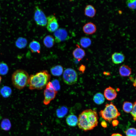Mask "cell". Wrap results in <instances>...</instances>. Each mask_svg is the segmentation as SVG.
Instances as JSON below:
<instances>
[{
  "mask_svg": "<svg viewBox=\"0 0 136 136\" xmlns=\"http://www.w3.org/2000/svg\"><path fill=\"white\" fill-rule=\"evenodd\" d=\"M98 119V115L95 110L86 109L79 115L77 125L80 129L84 131L92 130L97 126Z\"/></svg>",
  "mask_w": 136,
  "mask_h": 136,
  "instance_id": "1",
  "label": "cell"
},
{
  "mask_svg": "<svg viewBox=\"0 0 136 136\" xmlns=\"http://www.w3.org/2000/svg\"><path fill=\"white\" fill-rule=\"evenodd\" d=\"M50 78V75L46 70L31 75L28 82L29 89L31 90L43 89L49 82Z\"/></svg>",
  "mask_w": 136,
  "mask_h": 136,
  "instance_id": "2",
  "label": "cell"
},
{
  "mask_svg": "<svg viewBox=\"0 0 136 136\" xmlns=\"http://www.w3.org/2000/svg\"><path fill=\"white\" fill-rule=\"evenodd\" d=\"M29 77L26 71L21 69L17 70L12 75V84L15 87L21 90L28 84Z\"/></svg>",
  "mask_w": 136,
  "mask_h": 136,
  "instance_id": "3",
  "label": "cell"
},
{
  "mask_svg": "<svg viewBox=\"0 0 136 136\" xmlns=\"http://www.w3.org/2000/svg\"><path fill=\"white\" fill-rule=\"evenodd\" d=\"M103 110L99 112V115L105 120L111 123L113 120L116 119L120 115L116 107L112 102L105 105Z\"/></svg>",
  "mask_w": 136,
  "mask_h": 136,
  "instance_id": "4",
  "label": "cell"
},
{
  "mask_svg": "<svg viewBox=\"0 0 136 136\" xmlns=\"http://www.w3.org/2000/svg\"><path fill=\"white\" fill-rule=\"evenodd\" d=\"M78 74L74 69L69 68L64 71L63 75L64 82L66 84L72 85L75 84L78 79Z\"/></svg>",
  "mask_w": 136,
  "mask_h": 136,
  "instance_id": "5",
  "label": "cell"
},
{
  "mask_svg": "<svg viewBox=\"0 0 136 136\" xmlns=\"http://www.w3.org/2000/svg\"><path fill=\"white\" fill-rule=\"evenodd\" d=\"M34 19L36 23L38 25L44 26L47 25V17L44 13L38 6L36 7Z\"/></svg>",
  "mask_w": 136,
  "mask_h": 136,
  "instance_id": "6",
  "label": "cell"
},
{
  "mask_svg": "<svg viewBox=\"0 0 136 136\" xmlns=\"http://www.w3.org/2000/svg\"><path fill=\"white\" fill-rule=\"evenodd\" d=\"M57 91L53 89L46 87L44 90V96L43 103L44 105H47L55 97Z\"/></svg>",
  "mask_w": 136,
  "mask_h": 136,
  "instance_id": "7",
  "label": "cell"
},
{
  "mask_svg": "<svg viewBox=\"0 0 136 136\" xmlns=\"http://www.w3.org/2000/svg\"><path fill=\"white\" fill-rule=\"evenodd\" d=\"M47 18V28L48 30L51 32L55 31L58 27V24L56 17L53 15H51Z\"/></svg>",
  "mask_w": 136,
  "mask_h": 136,
  "instance_id": "8",
  "label": "cell"
},
{
  "mask_svg": "<svg viewBox=\"0 0 136 136\" xmlns=\"http://www.w3.org/2000/svg\"><path fill=\"white\" fill-rule=\"evenodd\" d=\"M54 32L55 41L57 43L64 41L69 39L67 32L64 29L60 28Z\"/></svg>",
  "mask_w": 136,
  "mask_h": 136,
  "instance_id": "9",
  "label": "cell"
},
{
  "mask_svg": "<svg viewBox=\"0 0 136 136\" xmlns=\"http://www.w3.org/2000/svg\"><path fill=\"white\" fill-rule=\"evenodd\" d=\"M104 95L106 99L111 101L115 99L116 97L117 94L115 89L111 86H109L105 90Z\"/></svg>",
  "mask_w": 136,
  "mask_h": 136,
  "instance_id": "10",
  "label": "cell"
},
{
  "mask_svg": "<svg viewBox=\"0 0 136 136\" xmlns=\"http://www.w3.org/2000/svg\"><path fill=\"white\" fill-rule=\"evenodd\" d=\"M83 30L85 34L90 35L95 32L96 30V27L93 23L89 22L84 25L83 27Z\"/></svg>",
  "mask_w": 136,
  "mask_h": 136,
  "instance_id": "11",
  "label": "cell"
},
{
  "mask_svg": "<svg viewBox=\"0 0 136 136\" xmlns=\"http://www.w3.org/2000/svg\"><path fill=\"white\" fill-rule=\"evenodd\" d=\"M77 46L78 47L73 51V55L74 58L79 61L84 57L85 53L84 50L80 48L78 45Z\"/></svg>",
  "mask_w": 136,
  "mask_h": 136,
  "instance_id": "12",
  "label": "cell"
},
{
  "mask_svg": "<svg viewBox=\"0 0 136 136\" xmlns=\"http://www.w3.org/2000/svg\"><path fill=\"white\" fill-rule=\"evenodd\" d=\"M66 122L68 126L71 127H75L77 125L78 118L74 114H70L66 117Z\"/></svg>",
  "mask_w": 136,
  "mask_h": 136,
  "instance_id": "13",
  "label": "cell"
},
{
  "mask_svg": "<svg viewBox=\"0 0 136 136\" xmlns=\"http://www.w3.org/2000/svg\"><path fill=\"white\" fill-rule=\"evenodd\" d=\"M112 59L113 62L115 64L120 63L124 61L125 56L122 53L115 52L112 55Z\"/></svg>",
  "mask_w": 136,
  "mask_h": 136,
  "instance_id": "14",
  "label": "cell"
},
{
  "mask_svg": "<svg viewBox=\"0 0 136 136\" xmlns=\"http://www.w3.org/2000/svg\"><path fill=\"white\" fill-rule=\"evenodd\" d=\"M96 10L92 5H88L86 7L84 10L85 15L88 17L93 18L96 14Z\"/></svg>",
  "mask_w": 136,
  "mask_h": 136,
  "instance_id": "15",
  "label": "cell"
},
{
  "mask_svg": "<svg viewBox=\"0 0 136 136\" xmlns=\"http://www.w3.org/2000/svg\"><path fill=\"white\" fill-rule=\"evenodd\" d=\"M119 71L120 74L121 76L127 77L131 74V70L128 66L123 65L120 67Z\"/></svg>",
  "mask_w": 136,
  "mask_h": 136,
  "instance_id": "16",
  "label": "cell"
},
{
  "mask_svg": "<svg viewBox=\"0 0 136 136\" xmlns=\"http://www.w3.org/2000/svg\"><path fill=\"white\" fill-rule=\"evenodd\" d=\"M63 67L60 65L53 66L50 69V72L52 74L56 76H59L61 75L63 72Z\"/></svg>",
  "mask_w": 136,
  "mask_h": 136,
  "instance_id": "17",
  "label": "cell"
},
{
  "mask_svg": "<svg viewBox=\"0 0 136 136\" xmlns=\"http://www.w3.org/2000/svg\"><path fill=\"white\" fill-rule=\"evenodd\" d=\"M29 47L32 52H40L41 46L39 43L36 41L33 40L29 44Z\"/></svg>",
  "mask_w": 136,
  "mask_h": 136,
  "instance_id": "18",
  "label": "cell"
},
{
  "mask_svg": "<svg viewBox=\"0 0 136 136\" xmlns=\"http://www.w3.org/2000/svg\"><path fill=\"white\" fill-rule=\"evenodd\" d=\"M68 111L67 108L65 106L59 107L56 111V114L57 117L59 118L64 117L67 114Z\"/></svg>",
  "mask_w": 136,
  "mask_h": 136,
  "instance_id": "19",
  "label": "cell"
},
{
  "mask_svg": "<svg viewBox=\"0 0 136 136\" xmlns=\"http://www.w3.org/2000/svg\"><path fill=\"white\" fill-rule=\"evenodd\" d=\"M43 43L45 46L47 48L52 47L54 43V39L53 37L48 35L46 36L43 40Z\"/></svg>",
  "mask_w": 136,
  "mask_h": 136,
  "instance_id": "20",
  "label": "cell"
},
{
  "mask_svg": "<svg viewBox=\"0 0 136 136\" xmlns=\"http://www.w3.org/2000/svg\"><path fill=\"white\" fill-rule=\"evenodd\" d=\"M0 93L2 96L4 98L9 97L11 94L12 90L9 87L4 86L0 89Z\"/></svg>",
  "mask_w": 136,
  "mask_h": 136,
  "instance_id": "21",
  "label": "cell"
},
{
  "mask_svg": "<svg viewBox=\"0 0 136 136\" xmlns=\"http://www.w3.org/2000/svg\"><path fill=\"white\" fill-rule=\"evenodd\" d=\"M93 99L94 103L97 105L103 104L105 100L104 95L100 92L96 93L94 96Z\"/></svg>",
  "mask_w": 136,
  "mask_h": 136,
  "instance_id": "22",
  "label": "cell"
},
{
  "mask_svg": "<svg viewBox=\"0 0 136 136\" xmlns=\"http://www.w3.org/2000/svg\"><path fill=\"white\" fill-rule=\"evenodd\" d=\"M91 39L86 37H82L80 41L81 46L84 48H87L90 46L91 44Z\"/></svg>",
  "mask_w": 136,
  "mask_h": 136,
  "instance_id": "23",
  "label": "cell"
},
{
  "mask_svg": "<svg viewBox=\"0 0 136 136\" xmlns=\"http://www.w3.org/2000/svg\"><path fill=\"white\" fill-rule=\"evenodd\" d=\"M27 43V40L25 38L21 37L18 38L15 42L16 46L20 49H22L25 47Z\"/></svg>",
  "mask_w": 136,
  "mask_h": 136,
  "instance_id": "24",
  "label": "cell"
},
{
  "mask_svg": "<svg viewBox=\"0 0 136 136\" xmlns=\"http://www.w3.org/2000/svg\"><path fill=\"white\" fill-rule=\"evenodd\" d=\"M133 104L131 102L124 101L123 105V111L127 113H129L131 112L133 107Z\"/></svg>",
  "mask_w": 136,
  "mask_h": 136,
  "instance_id": "25",
  "label": "cell"
},
{
  "mask_svg": "<svg viewBox=\"0 0 136 136\" xmlns=\"http://www.w3.org/2000/svg\"><path fill=\"white\" fill-rule=\"evenodd\" d=\"M1 127L4 130H9L11 127V124L9 120L7 119H3L1 122Z\"/></svg>",
  "mask_w": 136,
  "mask_h": 136,
  "instance_id": "26",
  "label": "cell"
},
{
  "mask_svg": "<svg viewBox=\"0 0 136 136\" xmlns=\"http://www.w3.org/2000/svg\"><path fill=\"white\" fill-rule=\"evenodd\" d=\"M9 67L4 62H0V75H4L8 73Z\"/></svg>",
  "mask_w": 136,
  "mask_h": 136,
  "instance_id": "27",
  "label": "cell"
},
{
  "mask_svg": "<svg viewBox=\"0 0 136 136\" xmlns=\"http://www.w3.org/2000/svg\"><path fill=\"white\" fill-rule=\"evenodd\" d=\"M126 4L128 7L130 9L134 10L136 9L135 0H128L126 1Z\"/></svg>",
  "mask_w": 136,
  "mask_h": 136,
  "instance_id": "28",
  "label": "cell"
},
{
  "mask_svg": "<svg viewBox=\"0 0 136 136\" xmlns=\"http://www.w3.org/2000/svg\"><path fill=\"white\" fill-rule=\"evenodd\" d=\"M126 136H136V130L135 128L130 127L125 131Z\"/></svg>",
  "mask_w": 136,
  "mask_h": 136,
  "instance_id": "29",
  "label": "cell"
},
{
  "mask_svg": "<svg viewBox=\"0 0 136 136\" xmlns=\"http://www.w3.org/2000/svg\"><path fill=\"white\" fill-rule=\"evenodd\" d=\"M53 86L54 89L57 91L60 88V86L59 81L57 79L53 80L51 82Z\"/></svg>",
  "mask_w": 136,
  "mask_h": 136,
  "instance_id": "30",
  "label": "cell"
},
{
  "mask_svg": "<svg viewBox=\"0 0 136 136\" xmlns=\"http://www.w3.org/2000/svg\"><path fill=\"white\" fill-rule=\"evenodd\" d=\"M136 102L135 101L133 104L132 110L131 112V115L133 117V119L134 121H135L136 119Z\"/></svg>",
  "mask_w": 136,
  "mask_h": 136,
  "instance_id": "31",
  "label": "cell"
},
{
  "mask_svg": "<svg viewBox=\"0 0 136 136\" xmlns=\"http://www.w3.org/2000/svg\"><path fill=\"white\" fill-rule=\"evenodd\" d=\"M85 66L84 65L82 64L79 66V70L82 73H83L85 70Z\"/></svg>",
  "mask_w": 136,
  "mask_h": 136,
  "instance_id": "32",
  "label": "cell"
},
{
  "mask_svg": "<svg viewBox=\"0 0 136 136\" xmlns=\"http://www.w3.org/2000/svg\"><path fill=\"white\" fill-rule=\"evenodd\" d=\"M118 121L116 119L113 120L112 122V125L114 126H117L118 124Z\"/></svg>",
  "mask_w": 136,
  "mask_h": 136,
  "instance_id": "33",
  "label": "cell"
},
{
  "mask_svg": "<svg viewBox=\"0 0 136 136\" xmlns=\"http://www.w3.org/2000/svg\"><path fill=\"white\" fill-rule=\"evenodd\" d=\"M101 124L102 126L104 127H107V124L105 121H103L101 123Z\"/></svg>",
  "mask_w": 136,
  "mask_h": 136,
  "instance_id": "34",
  "label": "cell"
},
{
  "mask_svg": "<svg viewBox=\"0 0 136 136\" xmlns=\"http://www.w3.org/2000/svg\"><path fill=\"white\" fill-rule=\"evenodd\" d=\"M111 136H123L122 135L119 133H114L112 134Z\"/></svg>",
  "mask_w": 136,
  "mask_h": 136,
  "instance_id": "35",
  "label": "cell"
},
{
  "mask_svg": "<svg viewBox=\"0 0 136 136\" xmlns=\"http://www.w3.org/2000/svg\"><path fill=\"white\" fill-rule=\"evenodd\" d=\"M2 78L0 76V83H1L2 80Z\"/></svg>",
  "mask_w": 136,
  "mask_h": 136,
  "instance_id": "36",
  "label": "cell"
}]
</instances>
